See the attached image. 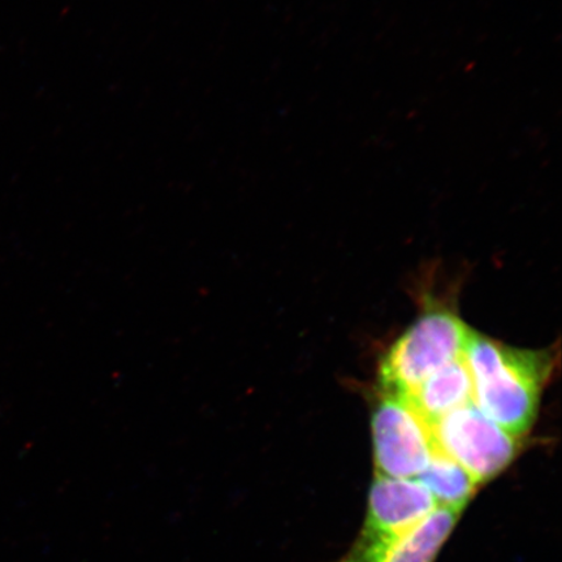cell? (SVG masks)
Here are the masks:
<instances>
[{
	"instance_id": "1",
	"label": "cell",
	"mask_w": 562,
	"mask_h": 562,
	"mask_svg": "<svg viewBox=\"0 0 562 562\" xmlns=\"http://www.w3.org/2000/svg\"><path fill=\"white\" fill-rule=\"evenodd\" d=\"M463 358L477 409L512 437L529 432L551 374L552 356L510 348L472 331Z\"/></svg>"
},
{
	"instance_id": "2",
	"label": "cell",
	"mask_w": 562,
	"mask_h": 562,
	"mask_svg": "<svg viewBox=\"0 0 562 562\" xmlns=\"http://www.w3.org/2000/svg\"><path fill=\"white\" fill-rule=\"evenodd\" d=\"M470 334L472 329L451 312L438 308L419 316L383 358V393L409 396L434 372L463 356Z\"/></svg>"
},
{
	"instance_id": "3",
	"label": "cell",
	"mask_w": 562,
	"mask_h": 562,
	"mask_svg": "<svg viewBox=\"0 0 562 562\" xmlns=\"http://www.w3.org/2000/svg\"><path fill=\"white\" fill-rule=\"evenodd\" d=\"M437 508L430 492L417 480L376 474L362 530L341 562H376Z\"/></svg>"
},
{
	"instance_id": "4",
	"label": "cell",
	"mask_w": 562,
	"mask_h": 562,
	"mask_svg": "<svg viewBox=\"0 0 562 562\" xmlns=\"http://www.w3.org/2000/svg\"><path fill=\"white\" fill-rule=\"evenodd\" d=\"M431 432L435 447L465 469L477 486L503 473L518 453L517 438L484 416L474 403L448 413Z\"/></svg>"
},
{
	"instance_id": "5",
	"label": "cell",
	"mask_w": 562,
	"mask_h": 562,
	"mask_svg": "<svg viewBox=\"0 0 562 562\" xmlns=\"http://www.w3.org/2000/svg\"><path fill=\"white\" fill-rule=\"evenodd\" d=\"M371 426L379 475L414 480L437 451L431 427L402 396L383 393Z\"/></svg>"
},
{
	"instance_id": "6",
	"label": "cell",
	"mask_w": 562,
	"mask_h": 562,
	"mask_svg": "<svg viewBox=\"0 0 562 562\" xmlns=\"http://www.w3.org/2000/svg\"><path fill=\"white\" fill-rule=\"evenodd\" d=\"M432 427L459 407L473 403V381L465 358L460 357L434 372L409 396H402Z\"/></svg>"
},
{
	"instance_id": "7",
	"label": "cell",
	"mask_w": 562,
	"mask_h": 562,
	"mask_svg": "<svg viewBox=\"0 0 562 562\" xmlns=\"http://www.w3.org/2000/svg\"><path fill=\"white\" fill-rule=\"evenodd\" d=\"M460 515V510L438 507L393 544L378 562H434Z\"/></svg>"
},
{
	"instance_id": "8",
	"label": "cell",
	"mask_w": 562,
	"mask_h": 562,
	"mask_svg": "<svg viewBox=\"0 0 562 562\" xmlns=\"http://www.w3.org/2000/svg\"><path fill=\"white\" fill-rule=\"evenodd\" d=\"M414 480L424 484L438 507L460 512L467 508L477 488L473 476L439 449L434 452L424 472Z\"/></svg>"
}]
</instances>
